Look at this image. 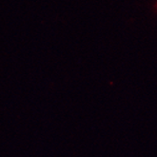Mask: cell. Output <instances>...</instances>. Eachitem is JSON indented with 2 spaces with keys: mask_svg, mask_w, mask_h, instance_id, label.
<instances>
[{
  "mask_svg": "<svg viewBox=\"0 0 157 157\" xmlns=\"http://www.w3.org/2000/svg\"><path fill=\"white\" fill-rule=\"evenodd\" d=\"M155 8H156V10H157V3H156V5H155Z\"/></svg>",
  "mask_w": 157,
  "mask_h": 157,
  "instance_id": "cell-1",
  "label": "cell"
}]
</instances>
